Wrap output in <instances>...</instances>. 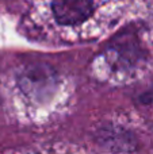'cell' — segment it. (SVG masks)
Masks as SVG:
<instances>
[{
    "label": "cell",
    "mask_w": 153,
    "mask_h": 154,
    "mask_svg": "<svg viewBox=\"0 0 153 154\" xmlns=\"http://www.w3.org/2000/svg\"><path fill=\"white\" fill-rule=\"evenodd\" d=\"M126 5L127 0H22L20 26L41 42H92L118 24Z\"/></svg>",
    "instance_id": "cell-1"
}]
</instances>
